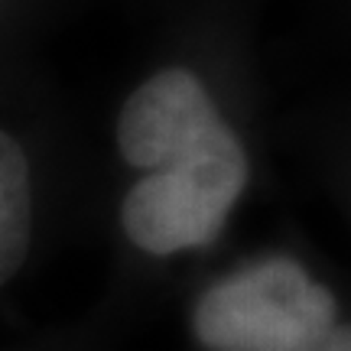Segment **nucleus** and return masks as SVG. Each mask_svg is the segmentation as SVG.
I'll return each mask as SVG.
<instances>
[{
    "mask_svg": "<svg viewBox=\"0 0 351 351\" xmlns=\"http://www.w3.org/2000/svg\"><path fill=\"white\" fill-rule=\"evenodd\" d=\"M205 351H351L335 293L293 257H267L215 280L192 306Z\"/></svg>",
    "mask_w": 351,
    "mask_h": 351,
    "instance_id": "obj_1",
    "label": "nucleus"
},
{
    "mask_svg": "<svg viewBox=\"0 0 351 351\" xmlns=\"http://www.w3.org/2000/svg\"><path fill=\"white\" fill-rule=\"evenodd\" d=\"M247 179V153L231 130L182 163L137 179L121 205V228L127 241L150 257L212 247Z\"/></svg>",
    "mask_w": 351,
    "mask_h": 351,
    "instance_id": "obj_2",
    "label": "nucleus"
},
{
    "mask_svg": "<svg viewBox=\"0 0 351 351\" xmlns=\"http://www.w3.org/2000/svg\"><path fill=\"white\" fill-rule=\"evenodd\" d=\"M225 130L228 124L199 75L173 65L147 78L124 101L117 117V147L127 166L153 173L182 163Z\"/></svg>",
    "mask_w": 351,
    "mask_h": 351,
    "instance_id": "obj_3",
    "label": "nucleus"
},
{
    "mask_svg": "<svg viewBox=\"0 0 351 351\" xmlns=\"http://www.w3.org/2000/svg\"><path fill=\"white\" fill-rule=\"evenodd\" d=\"M33 241V182L23 147L0 130V289L23 270Z\"/></svg>",
    "mask_w": 351,
    "mask_h": 351,
    "instance_id": "obj_4",
    "label": "nucleus"
}]
</instances>
